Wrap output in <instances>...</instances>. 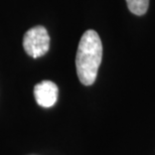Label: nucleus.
I'll return each mask as SVG.
<instances>
[{"instance_id": "obj_1", "label": "nucleus", "mask_w": 155, "mask_h": 155, "mask_svg": "<svg viewBox=\"0 0 155 155\" xmlns=\"http://www.w3.org/2000/svg\"><path fill=\"white\" fill-rule=\"evenodd\" d=\"M102 55L103 45L100 36L95 30H87L81 38L76 57L77 74L83 85L91 86L95 83Z\"/></svg>"}, {"instance_id": "obj_2", "label": "nucleus", "mask_w": 155, "mask_h": 155, "mask_svg": "<svg viewBox=\"0 0 155 155\" xmlns=\"http://www.w3.org/2000/svg\"><path fill=\"white\" fill-rule=\"evenodd\" d=\"M23 48L28 55L38 58L45 55L49 49V35L45 27L41 25L35 26L23 36Z\"/></svg>"}, {"instance_id": "obj_3", "label": "nucleus", "mask_w": 155, "mask_h": 155, "mask_svg": "<svg viewBox=\"0 0 155 155\" xmlns=\"http://www.w3.org/2000/svg\"><path fill=\"white\" fill-rule=\"evenodd\" d=\"M33 94L36 103L40 107L51 108L58 101V88L51 81H42L35 86Z\"/></svg>"}, {"instance_id": "obj_4", "label": "nucleus", "mask_w": 155, "mask_h": 155, "mask_svg": "<svg viewBox=\"0 0 155 155\" xmlns=\"http://www.w3.org/2000/svg\"><path fill=\"white\" fill-rule=\"evenodd\" d=\"M128 9L135 15H143L146 13L149 6V0H126Z\"/></svg>"}]
</instances>
